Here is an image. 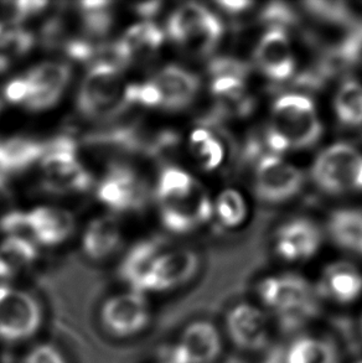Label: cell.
Returning a JSON list of instances; mask_svg holds the SVG:
<instances>
[{
  "mask_svg": "<svg viewBox=\"0 0 362 363\" xmlns=\"http://www.w3.org/2000/svg\"><path fill=\"white\" fill-rule=\"evenodd\" d=\"M358 363H362V361H360V362H358Z\"/></svg>",
  "mask_w": 362,
  "mask_h": 363,
  "instance_id": "cell-44",
  "label": "cell"
},
{
  "mask_svg": "<svg viewBox=\"0 0 362 363\" xmlns=\"http://www.w3.org/2000/svg\"><path fill=\"white\" fill-rule=\"evenodd\" d=\"M329 232L336 245L355 255H362L361 210H339L329 221Z\"/></svg>",
  "mask_w": 362,
  "mask_h": 363,
  "instance_id": "cell-26",
  "label": "cell"
},
{
  "mask_svg": "<svg viewBox=\"0 0 362 363\" xmlns=\"http://www.w3.org/2000/svg\"><path fill=\"white\" fill-rule=\"evenodd\" d=\"M262 19L267 24H270V28L283 29V26L293 23L295 20V15L288 5L282 4V3H272V4L267 5L262 11Z\"/></svg>",
  "mask_w": 362,
  "mask_h": 363,
  "instance_id": "cell-38",
  "label": "cell"
},
{
  "mask_svg": "<svg viewBox=\"0 0 362 363\" xmlns=\"http://www.w3.org/2000/svg\"><path fill=\"white\" fill-rule=\"evenodd\" d=\"M222 349L220 333L209 321L186 326L174 346L169 363H214Z\"/></svg>",
  "mask_w": 362,
  "mask_h": 363,
  "instance_id": "cell-17",
  "label": "cell"
},
{
  "mask_svg": "<svg viewBox=\"0 0 362 363\" xmlns=\"http://www.w3.org/2000/svg\"><path fill=\"white\" fill-rule=\"evenodd\" d=\"M75 230V216L64 207L43 205L26 211V235L35 245L50 248L64 245Z\"/></svg>",
  "mask_w": 362,
  "mask_h": 363,
  "instance_id": "cell-16",
  "label": "cell"
},
{
  "mask_svg": "<svg viewBox=\"0 0 362 363\" xmlns=\"http://www.w3.org/2000/svg\"><path fill=\"white\" fill-rule=\"evenodd\" d=\"M313 179L329 194L362 190V154L355 147L338 143L319 154L314 162Z\"/></svg>",
  "mask_w": 362,
  "mask_h": 363,
  "instance_id": "cell-6",
  "label": "cell"
},
{
  "mask_svg": "<svg viewBox=\"0 0 362 363\" xmlns=\"http://www.w3.org/2000/svg\"><path fill=\"white\" fill-rule=\"evenodd\" d=\"M81 23L87 34L93 38H102L112 28L113 3L109 1H82L76 5Z\"/></svg>",
  "mask_w": 362,
  "mask_h": 363,
  "instance_id": "cell-32",
  "label": "cell"
},
{
  "mask_svg": "<svg viewBox=\"0 0 362 363\" xmlns=\"http://www.w3.org/2000/svg\"><path fill=\"white\" fill-rule=\"evenodd\" d=\"M1 109H3V106L0 104V114H1Z\"/></svg>",
  "mask_w": 362,
  "mask_h": 363,
  "instance_id": "cell-43",
  "label": "cell"
},
{
  "mask_svg": "<svg viewBox=\"0 0 362 363\" xmlns=\"http://www.w3.org/2000/svg\"><path fill=\"white\" fill-rule=\"evenodd\" d=\"M227 331L240 349L258 351L268 341V320L253 305H237L227 315Z\"/></svg>",
  "mask_w": 362,
  "mask_h": 363,
  "instance_id": "cell-19",
  "label": "cell"
},
{
  "mask_svg": "<svg viewBox=\"0 0 362 363\" xmlns=\"http://www.w3.org/2000/svg\"><path fill=\"white\" fill-rule=\"evenodd\" d=\"M163 3L160 1H149L134 5V11L142 20H152L162 10Z\"/></svg>",
  "mask_w": 362,
  "mask_h": 363,
  "instance_id": "cell-41",
  "label": "cell"
},
{
  "mask_svg": "<svg viewBox=\"0 0 362 363\" xmlns=\"http://www.w3.org/2000/svg\"><path fill=\"white\" fill-rule=\"evenodd\" d=\"M224 31V24L214 11L199 3H186L169 15L165 36L187 52L207 55L219 46Z\"/></svg>",
  "mask_w": 362,
  "mask_h": 363,
  "instance_id": "cell-5",
  "label": "cell"
},
{
  "mask_svg": "<svg viewBox=\"0 0 362 363\" xmlns=\"http://www.w3.org/2000/svg\"><path fill=\"white\" fill-rule=\"evenodd\" d=\"M167 36L165 31L153 20H141L131 25L119 39L104 48L106 60L119 67L152 59L162 50Z\"/></svg>",
  "mask_w": 362,
  "mask_h": 363,
  "instance_id": "cell-10",
  "label": "cell"
},
{
  "mask_svg": "<svg viewBox=\"0 0 362 363\" xmlns=\"http://www.w3.org/2000/svg\"><path fill=\"white\" fill-rule=\"evenodd\" d=\"M212 213L214 205L201 185L185 199L159 205V218L163 227L174 235L195 231L210 220Z\"/></svg>",
  "mask_w": 362,
  "mask_h": 363,
  "instance_id": "cell-14",
  "label": "cell"
},
{
  "mask_svg": "<svg viewBox=\"0 0 362 363\" xmlns=\"http://www.w3.org/2000/svg\"><path fill=\"white\" fill-rule=\"evenodd\" d=\"M23 363H67V361L54 345L39 344L25 354Z\"/></svg>",
  "mask_w": 362,
  "mask_h": 363,
  "instance_id": "cell-39",
  "label": "cell"
},
{
  "mask_svg": "<svg viewBox=\"0 0 362 363\" xmlns=\"http://www.w3.org/2000/svg\"><path fill=\"white\" fill-rule=\"evenodd\" d=\"M189 150L199 167L215 170L225 157V149L219 137L207 128H195L189 137Z\"/></svg>",
  "mask_w": 362,
  "mask_h": 363,
  "instance_id": "cell-30",
  "label": "cell"
},
{
  "mask_svg": "<svg viewBox=\"0 0 362 363\" xmlns=\"http://www.w3.org/2000/svg\"><path fill=\"white\" fill-rule=\"evenodd\" d=\"M260 300L273 310L284 331L302 328L318 314L317 294L307 280L293 274L267 278L258 286Z\"/></svg>",
  "mask_w": 362,
  "mask_h": 363,
  "instance_id": "cell-4",
  "label": "cell"
},
{
  "mask_svg": "<svg viewBox=\"0 0 362 363\" xmlns=\"http://www.w3.org/2000/svg\"><path fill=\"white\" fill-rule=\"evenodd\" d=\"M99 320L108 334L127 339L141 334L150 320L146 294L128 290L108 298L99 311Z\"/></svg>",
  "mask_w": 362,
  "mask_h": 363,
  "instance_id": "cell-9",
  "label": "cell"
},
{
  "mask_svg": "<svg viewBox=\"0 0 362 363\" xmlns=\"http://www.w3.org/2000/svg\"><path fill=\"white\" fill-rule=\"evenodd\" d=\"M11 203H13V192L10 190L8 182L0 175V217L10 210H13Z\"/></svg>",
  "mask_w": 362,
  "mask_h": 363,
  "instance_id": "cell-40",
  "label": "cell"
},
{
  "mask_svg": "<svg viewBox=\"0 0 362 363\" xmlns=\"http://www.w3.org/2000/svg\"><path fill=\"white\" fill-rule=\"evenodd\" d=\"M320 240V232L313 222L295 218L279 228L275 250L280 258L289 262L308 259L317 253Z\"/></svg>",
  "mask_w": 362,
  "mask_h": 363,
  "instance_id": "cell-21",
  "label": "cell"
},
{
  "mask_svg": "<svg viewBox=\"0 0 362 363\" xmlns=\"http://www.w3.org/2000/svg\"><path fill=\"white\" fill-rule=\"evenodd\" d=\"M323 133L313 101L302 94H287L274 102L265 134L273 152L313 147Z\"/></svg>",
  "mask_w": 362,
  "mask_h": 363,
  "instance_id": "cell-2",
  "label": "cell"
},
{
  "mask_svg": "<svg viewBox=\"0 0 362 363\" xmlns=\"http://www.w3.org/2000/svg\"><path fill=\"white\" fill-rule=\"evenodd\" d=\"M303 182L302 172L275 154L262 157L256 169V192L267 202L287 201L300 191Z\"/></svg>",
  "mask_w": 362,
  "mask_h": 363,
  "instance_id": "cell-12",
  "label": "cell"
},
{
  "mask_svg": "<svg viewBox=\"0 0 362 363\" xmlns=\"http://www.w3.org/2000/svg\"><path fill=\"white\" fill-rule=\"evenodd\" d=\"M160 96V111L180 112L195 102L200 79L180 65H167L150 77Z\"/></svg>",
  "mask_w": 362,
  "mask_h": 363,
  "instance_id": "cell-15",
  "label": "cell"
},
{
  "mask_svg": "<svg viewBox=\"0 0 362 363\" xmlns=\"http://www.w3.org/2000/svg\"><path fill=\"white\" fill-rule=\"evenodd\" d=\"M221 9L225 10L226 13L230 14H240L245 10L250 9L253 3L250 1H220L217 3Z\"/></svg>",
  "mask_w": 362,
  "mask_h": 363,
  "instance_id": "cell-42",
  "label": "cell"
},
{
  "mask_svg": "<svg viewBox=\"0 0 362 363\" xmlns=\"http://www.w3.org/2000/svg\"><path fill=\"white\" fill-rule=\"evenodd\" d=\"M98 201L113 212H137L148 202V186L137 170L124 164H113L96 187Z\"/></svg>",
  "mask_w": 362,
  "mask_h": 363,
  "instance_id": "cell-8",
  "label": "cell"
},
{
  "mask_svg": "<svg viewBox=\"0 0 362 363\" xmlns=\"http://www.w3.org/2000/svg\"><path fill=\"white\" fill-rule=\"evenodd\" d=\"M35 45L34 35L10 20H0V56L11 61L29 54Z\"/></svg>",
  "mask_w": 362,
  "mask_h": 363,
  "instance_id": "cell-33",
  "label": "cell"
},
{
  "mask_svg": "<svg viewBox=\"0 0 362 363\" xmlns=\"http://www.w3.org/2000/svg\"><path fill=\"white\" fill-rule=\"evenodd\" d=\"M285 363H339L338 350L330 340L304 336L285 351Z\"/></svg>",
  "mask_w": 362,
  "mask_h": 363,
  "instance_id": "cell-29",
  "label": "cell"
},
{
  "mask_svg": "<svg viewBox=\"0 0 362 363\" xmlns=\"http://www.w3.org/2000/svg\"><path fill=\"white\" fill-rule=\"evenodd\" d=\"M304 6L310 14L327 23L348 24L353 19L348 4L343 1H309Z\"/></svg>",
  "mask_w": 362,
  "mask_h": 363,
  "instance_id": "cell-35",
  "label": "cell"
},
{
  "mask_svg": "<svg viewBox=\"0 0 362 363\" xmlns=\"http://www.w3.org/2000/svg\"><path fill=\"white\" fill-rule=\"evenodd\" d=\"M256 64L267 79L283 82L295 72V57L284 29L270 28L260 38L255 51Z\"/></svg>",
  "mask_w": 362,
  "mask_h": 363,
  "instance_id": "cell-18",
  "label": "cell"
},
{
  "mask_svg": "<svg viewBox=\"0 0 362 363\" xmlns=\"http://www.w3.org/2000/svg\"><path fill=\"white\" fill-rule=\"evenodd\" d=\"M167 363H169V362H167Z\"/></svg>",
  "mask_w": 362,
  "mask_h": 363,
  "instance_id": "cell-45",
  "label": "cell"
},
{
  "mask_svg": "<svg viewBox=\"0 0 362 363\" xmlns=\"http://www.w3.org/2000/svg\"><path fill=\"white\" fill-rule=\"evenodd\" d=\"M318 293L340 304L353 303L361 295L362 275L349 263H334L324 270Z\"/></svg>",
  "mask_w": 362,
  "mask_h": 363,
  "instance_id": "cell-25",
  "label": "cell"
},
{
  "mask_svg": "<svg viewBox=\"0 0 362 363\" xmlns=\"http://www.w3.org/2000/svg\"><path fill=\"white\" fill-rule=\"evenodd\" d=\"M335 113L344 125L358 128L362 125V84L348 79L339 89L335 97Z\"/></svg>",
  "mask_w": 362,
  "mask_h": 363,
  "instance_id": "cell-31",
  "label": "cell"
},
{
  "mask_svg": "<svg viewBox=\"0 0 362 363\" xmlns=\"http://www.w3.org/2000/svg\"><path fill=\"white\" fill-rule=\"evenodd\" d=\"M200 184L182 167L168 165L159 172L155 184V199L159 205L179 201L194 192Z\"/></svg>",
  "mask_w": 362,
  "mask_h": 363,
  "instance_id": "cell-28",
  "label": "cell"
},
{
  "mask_svg": "<svg viewBox=\"0 0 362 363\" xmlns=\"http://www.w3.org/2000/svg\"><path fill=\"white\" fill-rule=\"evenodd\" d=\"M123 232L117 220L102 216L86 227L82 236V250L91 260L101 262L111 258L122 247Z\"/></svg>",
  "mask_w": 362,
  "mask_h": 363,
  "instance_id": "cell-23",
  "label": "cell"
},
{
  "mask_svg": "<svg viewBox=\"0 0 362 363\" xmlns=\"http://www.w3.org/2000/svg\"><path fill=\"white\" fill-rule=\"evenodd\" d=\"M3 96L8 104L24 108L29 96V84L24 74H20L8 81L3 89Z\"/></svg>",
  "mask_w": 362,
  "mask_h": 363,
  "instance_id": "cell-37",
  "label": "cell"
},
{
  "mask_svg": "<svg viewBox=\"0 0 362 363\" xmlns=\"http://www.w3.org/2000/svg\"><path fill=\"white\" fill-rule=\"evenodd\" d=\"M131 84L122 67L109 60H98L89 66L79 84L76 99L77 109L84 118L111 121L132 107Z\"/></svg>",
  "mask_w": 362,
  "mask_h": 363,
  "instance_id": "cell-1",
  "label": "cell"
},
{
  "mask_svg": "<svg viewBox=\"0 0 362 363\" xmlns=\"http://www.w3.org/2000/svg\"><path fill=\"white\" fill-rule=\"evenodd\" d=\"M38 258L34 242L26 236H6L0 243V278H9Z\"/></svg>",
  "mask_w": 362,
  "mask_h": 363,
  "instance_id": "cell-27",
  "label": "cell"
},
{
  "mask_svg": "<svg viewBox=\"0 0 362 363\" xmlns=\"http://www.w3.org/2000/svg\"><path fill=\"white\" fill-rule=\"evenodd\" d=\"M200 258L189 248H164L153 262L144 293L168 291L186 284L195 277Z\"/></svg>",
  "mask_w": 362,
  "mask_h": 363,
  "instance_id": "cell-13",
  "label": "cell"
},
{
  "mask_svg": "<svg viewBox=\"0 0 362 363\" xmlns=\"http://www.w3.org/2000/svg\"><path fill=\"white\" fill-rule=\"evenodd\" d=\"M214 211L224 226H238L245 221L247 215L245 199L234 189L225 190L217 197Z\"/></svg>",
  "mask_w": 362,
  "mask_h": 363,
  "instance_id": "cell-34",
  "label": "cell"
},
{
  "mask_svg": "<svg viewBox=\"0 0 362 363\" xmlns=\"http://www.w3.org/2000/svg\"><path fill=\"white\" fill-rule=\"evenodd\" d=\"M49 6L48 1H15L8 4L10 21L21 24L23 21L35 18L41 14Z\"/></svg>",
  "mask_w": 362,
  "mask_h": 363,
  "instance_id": "cell-36",
  "label": "cell"
},
{
  "mask_svg": "<svg viewBox=\"0 0 362 363\" xmlns=\"http://www.w3.org/2000/svg\"><path fill=\"white\" fill-rule=\"evenodd\" d=\"M29 84V96L24 109L44 112L59 104L72 77L70 66L60 61H44L24 74Z\"/></svg>",
  "mask_w": 362,
  "mask_h": 363,
  "instance_id": "cell-11",
  "label": "cell"
},
{
  "mask_svg": "<svg viewBox=\"0 0 362 363\" xmlns=\"http://www.w3.org/2000/svg\"><path fill=\"white\" fill-rule=\"evenodd\" d=\"M165 248V242L159 238L143 240L129 248L119 267V275L129 289L144 293L146 280L153 262Z\"/></svg>",
  "mask_w": 362,
  "mask_h": 363,
  "instance_id": "cell-22",
  "label": "cell"
},
{
  "mask_svg": "<svg viewBox=\"0 0 362 363\" xmlns=\"http://www.w3.org/2000/svg\"><path fill=\"white\" fill-rule=\"evenodd\" d=\"M43 324V309L34 295L0 284V340L9 344L31 339Z\"/></svg>",
  "mask_w": 362,
  "mask_h": 363,
  "instance_id": "cell-7",
  "label": "cell"
},
{
  "mask_svg": "<svg viewBox=\"0 0 362 363\" xmlns=\"http://www.w3.org/2000/svg\"><path fill=\"white\" fill-rule=\"evenodd\" d=\"M45 142L28 135L0 137V175L25 172L41 160Z\"/></svg>",
  "mask_w": 362,
  "mask_h": 363,
  "instance_id": "cell-24",
  "label": "cell"
},
{
  "mask_svg": "<svg viewBox=\"0 0 362 363\" xmlns=\"http://www.w3.org/2000/svg\"><path fill=\"white\" fill-rule=\"evenodd\" d=\"M211 92L224 104H238V108L247 109L245 102L246 79L248 67L240 60L219 57L209 65Z\"/></svg>",
  "mask_w": 362,
  "mask_h": 363,
  "instance_id": "cell-20",
  "label": "cell"
},
{
  "mask_svg": "<svg viewBox=\"0 0 362 363\" xmlns=\"http://www.w3.org/2000/svg\"><path fill=\"white\" fill-rule=\"evenodd\" d=\"M41 185L57 195H76L89 191L92 174L79 157V144L70 135H57L45 142L39 162Z\"/></svg>",
  "mask_w": 362,
  "mask_h": 363,
  "instance_id": "cell-3",
  "label": "cell"
}]
</instances>
